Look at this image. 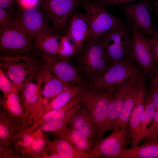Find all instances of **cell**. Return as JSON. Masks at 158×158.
<instances>
[{
  "instance_id": "obj_1",
  "label": "cell",
  "mask_w": 158,
  "mask_h": 158,
  "mask_svg": "<svg viewBox=\"0 0 158 158\" xmlns=\"http://www.w3.org/2000/svg\"><path fill=\"white\" fill-rule=\"evenodd\" d=\"M74 56L76 67L87 78L88 83L101 75L112 65L100 38L85 42Z\"/></svg>"
},
{
  "instance_id": "obj_2",
  "label": "cell",
  "mask_w": 158,
  "mask_h": 158,
  "mask_svg": "<svg viewBox=\"0 0 158 158\" xmlns=\"http://www.w3.org/2000/svg\"><path fill=\"white\" fill-rule=\"evenodd\" d=\"M0 67L19 91L37 77L44 68L42 60L31 54L16 57H0Z\"/></svg>"
},
{
  "instance_id": "obj_3",
  "label": "cell",
  "mask_w": 158,
  "mask_h": 158,
  "mask_svg": "<svg viewBox=\"0 0 158 158\" xmlns=\"http://www.w3.org/2000/svg\"><path fill=\"white\" fill-rule=\"evenodd\" d=\"M81 6L85 12L89 23L85 42L100 38L104 34L124 23L119 18L109 13L100 0H85Z\"/></svg>"
},
{
  "instance_id": "obj_4",
  "label": "cell",
  "mask_w": 158,
  "mask_h": 158,
  "mask_svg": "<svg viewBox=\"0 0 158 158\" xmlns=\"http://www.w3.org/2000/svg\"><path fill=\"white\" fill-rule=\"evenodd\" d=\"M132 38L129 26L124 23L103 35L100 40L112 65L128 56Z\"/></svg>"
},
{
  "instance_id": "obj_5",
  "label": "cell",
  "mask_w": 158,
  "mask_h": 158,
  "mask_svg": "<svg viewBox=\"0 0 158 158\" xmlns=\"http://www.w3.org/2000/svg\"><path fill=\"white\" fill-rule=\"evenodd\" d=\"M30 37L13 23L0 33V56L16 57L30 55L35 49Z\"/></svg>"
},
{
  "instance_id": "obj_6",
  "label": "cell",
  "mask_w": 158,
  "mask_h": 158,
  "mask_svg": "<svg viewBox=\"0 0 158 158\" xmlns=\"http://www.w3.org/2000/svg\"><path fill=\"white\" fill-rule=\"evenodd\" d=\"M133 62L128 56L111 65L101 75L89 83L90 90H106L129 80L139 71Z\"/></svg>"
},
{
  "instance_id": "obj_7",
  "label": "cell",
  "mask_w": 158,
  "mask_h": 158,
  "mask_svg": "<svg viewBox=\"0 0 158 158\" xmlns=\"http://www.w3.org/2000/svg\"><path fill=\"white\" fill-rule=\"evenodd\" d=\"M36 52L47 70L63 82L69 85L87 83L69 57L50 54L40 51Z\"/></svg>"
},
{
  "instance_id": "obj_8",
  "label": "cell",
  "mask_w": 158,
  "mask_h": 158,
  "mask_svg": "<svg viewBox=\"0 0 158 158\" xmlns=\"http://www.w3.org/2000/svg\"><path fill=\"white\" fill-rule=\"evenodd\" d=\"M130 27L132 38L128 56L143 70L145 74L152 78L156 71L155 60L147 37L136 27Z\"/></svg>"
},
{
  "instance_id": "obj_9",
  "label": "cell",
  "mask_w": 158,
  "mask_h": 158,
  "mask_svg": "<svg viewBox=\"0 0 158 158\" xmlns=\"http://www.w3.org/2000/svg\"><path fill=\"white\" fill-rule=\"evenodd\" d=\"M49 23L43 11L36 7L26 8L18 18L14 19L13 21L32 41H35L41 35L57 33Z\"/></svg>"
},
{
  "instance_id": "obj_10",
  "label": "cell",
  "mask_w": 158,
  "mask_h": 158,
  "mask_svg": "<svg viewBox=\"0 0 158 158\" xmlns=\"http://www.w3.org/2000/svg\"><path fill=\"white\" fill-rule=\"evenodd\" d=\"M132 142L128 124L126 127L112 132L105 138L96 142L90 154L95 158H116Z\"/></svg>"
},
{
  "instance_id": "obj_11",
  "label": "cell",
  "mask_w": 158,
  "mask_h": 158,
  "mask_svg": "<svg viewBox=\"0 0 158 158\" xmlns=\"http://www.w3.org/2000/svg\"><path fill=\"white\" fill-rule=\"evenodd\" d=\"M81 3L80 0H42L41 4L43 12L56 31L65 32L69 20Z\"/></svg>"
},
{
  "instance_id": "obj_12",
  "label": "cell",
  "mask_w": 158,
  "mask_h": 158,
  "mask_svg": "<svg viewBox=\"0 0 158 158\" xmlns=\"http://www.w3.org/2000/svg\"><path fill=\"white\" fill-rule=\"evenodd\" d=\"M117 86L105 90L90 91L82 102L96 127L97 136L96 142L99 139L108 107Z\"/></svg>"
},
{
  "instance_id": "obj_13",
  "label": "cell",
  "mask_w": 158,
  "mask_h": 158,
  "mask_svg": "<svg viewBox=\"0 0 158 158\" xmlns=\"http://www.w3.org/2000/svg\"><path fill=\"white\" fill-rule=\"evenodd\" d=\"M120 6L130 26L136 27L146 35L155 34L156 28L152 20V8L149 0H140Z\"/></svg>"
},
{
  "instance_id": "obj_14",
  "label": "cell",
  "mask_w": 158,
  "mask_h": 158,
  "mask_svg": "<svg viewBox=\"0 0 158 158\" xmlns=\"http://www.w3.org/2000/svg\"><path fill=\"white\" fill-rule=\"evenodd\" d=\"M145 74L140 71L126 95L123 108L118 117L109 125L108 130L114 132L126 127L129 124V118L135 105L142 92L145 90Z\"/></svg>"
},
{
  "instance_id": "obj_15",
  "label": "cell",
  "mask_w": 158,
  "mask_h": 158,
  "mask_svg": "<svg viewBox=\"0 0 158 158\" xmlns=\"http://www.w3.org/2000/svg\"><path fill=\"white\" fill-rule=\"evenodd\" d=\"M89 91L87 83L71 85L35 111L30 118V122L32 123H35L46 113L64 107L77 96Z\"/></svg>"
},
{
  "instance_id": "obj_16",
  "label": "cell",
  "mask_w": 158,
  "mask_h": 158,
  "mask_svg": "<svg viewBox=\"0 0 158 158\" xmlns=\"http://www.w3.org/2000/svg\"><path fill=\"white\" fill-rule=\"evenodd\" d=\"M27 126L12 117L2 107L0 111V152L6 154L11 150L14 135Z\"/></svg>"
},
{
  "instance_id": "obj_17",
  "label": "cell",
  "mask_w": 158,
  "mask_h": 158,
  "mask_svg": "<svg viewBox=\"0 0 158 158\" xmlns=\"http://www.w3.org/2000/svg\"><path fill=\"white\" fill-rule=\"evenodd\" d=\"M47 71L44 69L36 77L30 80L19 91L21 102L28 121L29 118L39 98Z\"/></svg>"
},
{
  "instance_id": "obj_18",
  "label": "cell",
  "mask_w": 158,
  "mask_h": 158,
  "mask_svg": "<svg viewBox=\"0 0 158 158\" xmlns=\"http://www.w3.org/2000/svg\"><path fill=\"white\" fill-rule=\"evenodd\" d=\"M137 74L129 80L117 86L108 107L106 117L101 130L99 140L103 138L110 124L118 117L121 114L127 93L134 82Z\"/></svg>"
},
{
  "instance_id": "obj_19",
  "label": "cell",
  "mask_w": 158,
  "mask_h": 158,
  "mask_svg": "<svg viewBox=\"0 0 158 158\" xmlns=\"http://www.w3.org/2000/svg\"><path fill=\"white\" fill-rule=\"evenodd\" d=\"M89 29V21L86 14L75 10L68 23L65 35L75 45L77 53L85 42Z\"/></svg>"
},
{
  "instance_id": "obj_20",
  "label": "cell",
  "mask_w": 158,
  "mask_h": 158,
  "mask_svg": "<svg viewBox=\"0 0 158 158\" xmlns=\"http://www.w3.org/2000/svg\"><path fill=\"white\" fill-rule=\"evenodd\" d=\"M43 158H95L90 154L83 153L75 149L68 141L61 138L49 141Z\"/></svg>"
},
{
  "instance_id": "obj_21",
  "label": "cell",
  "mask_w": 158,
  "mask_h": 158,
  "mask_svg": "<svg viewBox=\"0 0 158 158\" xmlns=\"http://www.w3.org/2000/svg\"><path fill=\"white\" fill-rule=\"evenodd\" d=\"M49 134L56 138L63 139L67 141L75 149L83 153L91 154L95 144L94 141L69 126L50 133Z\"/></svg>"
},
{
  "instance_id": "obj_22",
  "label": "cell",
  "mask_w": 158,
  "mask_h": 158,
  "mask_svg": "<svg viewBox=\"0 0 158 158\" xmlns=\"http://www.w3.org/2000/svg\"><path fill=\"white\" fill-rule=\"evenodd\" d=\"M71 85L63 82L47 70L39 98L29 117L38 108L46 104Z\"/></svg>"
},
{
  "instance_id": "obj_23",
  "label": "cell",
  "mask_w": 158,
  "mask_h": 158,
  "mask_svg": "<svg viewBox=\"0 0 158 158\" xmlns=\"http://www.w3.org/2000/svg\"><path fill=\"white\" fill-rule=\"evenodd\" d=\"M146 95L145 90L135 105L129 118V125L132 140V147L138 145L143 140L148 139L142 129L140 121L141 116L144 109Z\"/></svg>"
},
{
  "instance_id": "obj_24",
  "label": "cell",
  "mask_w": 158,
  "mask_h": 158,
  "mask_svg": "<svg viewBox=\"0 0 158 158\" xmlns=\"http://www.w3.org/2000/svg\"><path fill=\"white\" fill-rule=\"evenodd\" d=\"M69 126L95 143L96 142L97 136L96 127L83 104L71 119Z\"/></svg>"
},
{
  "instance_id": "obj_25",
  "label": "cell",
  "mask_w": 158,
  "mask_h": 158,
  "mask_svg": "<svg viewBox=\"0 0 158 158\" xmlns=\"http://www.w3.org/2000/svg\"><path fill=\"white\" fill-rule=\"evenodd\" d=\"M142 145L123 150L116 158H158V137L146 139Z\"/></svg>"
},
{
  "instance_id": "obj_26",
  "label": "cell",
  "mask_w": 158,
  "mask_h": 158,
  "mask_svg": "<svg viewBox=\"0 0 158 158\" xmlns=\"http://www.w3.org/2000/svg\"><path fill=\"white\" fill-rule=\"evenodd\" d=\"M19 92L16 90L3 97L1 104L12 117L28 127V118L23 108Z\"/></svg>"
},
{
  "instance_id": "obj_27",
  "label": "cell",
  "mask_w": 158,
  "mask_h": 158,
  "mask_svg": "<svg viewBox=\"0 0 158 158\" xmlns=\"http://www.w3.org/2000/svg\"><path fill=\"white\" fill-rule=\"evenodd\" d=\"M38 127V124L35 123L14 135L11 148L17 157H20V153L23 157H26L33 140V133Z\"/></svg>"
},
{
  "instance_id": "obj_28",
  "label": "cell",
  "mask_w": 158,
  "mask_h": 158,
  "mask_svg": "<svg viewBox=\"0 0 158 158\" xmlns=\"http://www.w3.org/2000/svg\"><path fill=\"white\" fill-rule=\"evenodd\" d=\"M62 36L57 33L41 35L35 41L34 47L50 54L56 55Z\"/></svg>"
},
{
  "instance_id": "obj_29",
  "label": "cell",
  "mask_w": 158,
  "mask_h": 158,
  "mask_svg": "<svg viewBox=\"0 0 158 158\" xmlns=\"http://www.w3.org/2000/svg\"><path fill=\"white\" fill-rule=\"evenodd\" d=\"M82 106L81 102L69 110L62 118L44 122L39 127L43 132L51 133L69 126L72 117Z\"/></svg>"
},
{
  "instance_id": "obj_30",
  "label": "cell",
  "mask_w": 158,
  "mask_h": 158,
  "mask_svg": "<svg viewBox=\"0 0 158 158\" xmlns=\"http://www.w3.org/2000/svg\"><path fill=\"white\" fill-rule=\"evenodd\" d=\"M48 135L44 134L38 127L34 131L33 140L29 149L26 157L40 158L44 153L49 140Z\"/></svg>"
},
{
  "instance_id": "obj_31",
  "label": "cell",
  "mask_w": 158,
  "mask_h": 158,
  "mask_svg": "<svg viewBox=\"0 0 158 158\" xmlns=\"http://www.w3.org/2000/svg\"><path fill=\"white\" fill-rule=\"evenodd\" d=\"M156 108L153 102L150 93L146 95L145 107L140 117L141 128L142 131L149 137L147 133L148 126L151 123L153 119Z\"/></svg>"
},
{
  "instance_id": "obj_32",
  "label": "cell",
  "mask_w": 158,
  "mask_h": 158,
  "mask_svg": "<svg viewBox=\"0 0 158 158\" xmlns=\"http://www.w3.org/2000/svg\"><path fill=\"white\" fill-rule=\"evenodd\" d=\"M77 53L75 47L71 40L66 35L62 36L56 55L70 57Z\"/></svg>"
},
{
  "instance_id": "obj_33",
  "label": "cell",
  "mask_w": 158,
  "mask_h": 158,
  "mask_svg": "<svg viewBox=\"0 0 158 158\" xmlns=\"http://www.w3.org/2000/svg\"><path fill=\"white\" fill-rule=\"evenodd\" d=\"M0 89L3 93V97L6 96L16 90H18L13 83L1 69H0Z\"/></svg>"
},
{
  "instance_id": "obj_34",
  "label": "cell",
  "mask_w": 158,
  "mask_h": 158,
  "mask_svg": "<svg viewBox=\"0 0 158 158\" xmlns=\"http://www.w3.org/2000/svg\"><path fill=\"white\" fill-rule=\"evenodd\" d=\"M13 11L0 8V33L9 28L12 24Z\"/></svg>"
},
{
  "instance_id": "obj_35",
  "label": "cell",
  "mask_w": 158,
  "mask_h": 158,
  "mask_svg": "<svg viewBox=\"0 0 158 158\" xmlns=\"http://www.w3.org/2000/svg\"><path fill=\"white\" fill-rule=\"evenodd\" d=\"M147 133L150 138L158 137V110H156L153 119Z\"/></svg>"
},
{
  "instance_id": "obj_36",
  "label": "cell",
  "mask_w": 158,
  "mask_h": 158,
  "mask_svg": "<svg viewBox=\"0 0 158 158\" xmlns=\"http://www.w3.org/2000/svg\"><path fill=\"white\" fill-rule=\"evenodd\" d=\"M147 39L154 55L156 70L158 69V35L154 34Z\"/></svg>"
},
{
  "instance_id": "obj_37",
  "label": "cell",
  "mask_w": 158,
  "mask_h": 158,
  "mask_svg": "<svg viewBox=\"0 0 158 158\" xmlns=\"http://www.w3.org/2000/svg\"><path fill=\"white\" fill-rule=\"evenodd\" d=\"M106 6H113L130 3L136 0H100Z\"/></svg>"
},
{
  "instance_id": "obj_38",
  "label": "cell",
  "mask_w": 158,
  "mask_h": 158,
  "mask_svg": "<svg viewBox=\"0 0 158 158\" xmlns=\"http://www.w3.org/2000/svg\"><path fill=\"white\" fill-rule=\"evenodd\" d=\"M152 86V89L150 93L156 110H158V86Z\"/></svg>"
},
{
  "instance_id": "obj_39",
  "label": "cell",
  "mask_w": 158,
  "mask_h": 158,
  "mask_svg": "<svg viewBox=\"0 0 158 158\" xmlns=\"http://www.w3.org/2000/svg\"><path fill=\"white\" fill-rule=\"evenodd\" d=\"M20 4L26 8L36 7L39 3V0H18ZM25 8V9H26Z\"/></svg>"
},
{
  "instance_id": "obj_40",
  "label": "cell",
  "mask_w": 158,
  "mask_h": 158,
  "mask_svg": "<svg viewBox=\"0 0 158 158\" xmlns=\"http://www.w3.org/2000/svg\"><path fill=\"white\" fill-rule=\"evenodd\" d=\"M14 0H0V8L13 11Z\"/></svg>"
},
{
  "instance_id": "obj_41",
  "label": "cell",
  "mask_w": 158,
  "mask_h": 158,
  "mask_svg": "<svg viewBox=\"0 0 158 158\" xmlns=\"http://www.w3.org/2000/svg\"><path fill=\"white\" fill-rule=\"evenodd\" d=\"M151 85H158V70H156L151 81Z\"/></svg>"
},
{
  "instance_id": "obj_42",
  "label": "cell",
  "mask_w": 158,
  "mask_h": 158,
  "mask_svg": "<svg viewBox=\"0 0 158 158\" xmlns=\"http://www.w3.org/2000/svg\"><path fill=\"white\" fill-rule=\"evenodd\" d=\"M156 11L157 14V17L158 18V0H157L154 3Z\"/></svg>"
},
{
  "instance_id": "obj_43",
  "label": "cell",
  "mask_w": 158,
  "mask_h": 158,
  "mask_svg": "<svg viewBox=\"0 0 158 158\" xmlns=\"http://www.w3.org/2000/svg\"><path fill=\"white\" fill-rule=\"evenodd\" d=\"M155 34L158 35V27L156 28V31Z\"/></svg>"
},
{
  "instance_id": "obj_44",
  "label": "cell",
  "mask_w": 158,
  "mask_h": 158,
  "mask_svg": "<svg viewBox=\"0 0 158 158\" xmlns=\"http://www.w3.org/2000/svg\"><path fill=\"white\" fill-rule=\"evenodd\" d=\"M80 0L81 2H82L85 1V0Z\"/></svg>"
},
{
  "instance_id": "obj_45",
  "label": "cell",
  "mask_w": 158,
  "mask_h": 158,
  "mask_svg": "<svg viewBox=\"0 0 158 158\" xmlns=\"http://www.w3.org/2000/svg\"><path fill=\"white\" fill-rule=\"evenodd\" d=\"M156 70H158V69H157Z\"/></svg>"
}]
</instances>
